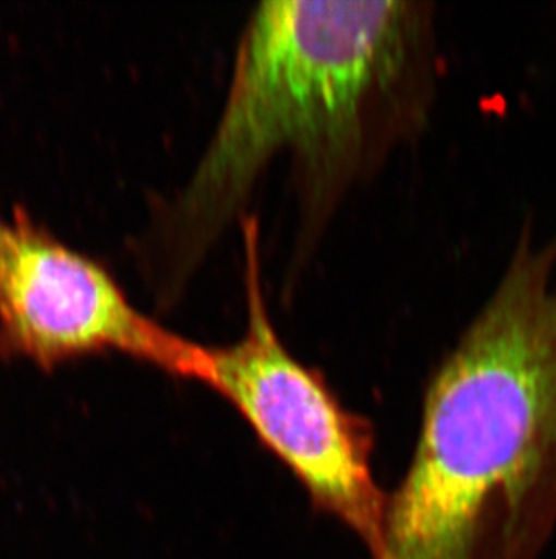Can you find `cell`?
I'll use <instances>...</instances> for the list:
<instances>
[{"mask_svg":"<svg viewBox=\"0 0 556 559\" xmlns=\"http://www.w3.org/2000/svg\"><path fill=\"white\" fill-rule=\"evenodd\" d=\"M246 253V330L208 346V382L293 473L311 503L362 539L371 559L384 547L389 495L373 471L367 423L341 406L326 382L294 359L275 332L258 266V227L242 222Z\"/></svg>","mask_w":556,"mask_h":559,"instance_id":"cell-3","label":"cell"},{"mask_svg":"<svg viewBox=\"0 0 556 559\" xmlns=\"http://www.w3.org/2000/svg\"><path fill=\"white\" fill-rule=\"evenodd\" d=\"M556 528V236L520 233L426 388L374 559H539Z\"/></svg>","mask_w":556,"mask_h":559,"instance_id":"cell-1","label":"cell"},{"mask_svg":"<svg viewBox=\"0 0 556 559\" xmlns=\"http://www.w3.org/2000/svg\"><path fill=\"white\" fill-rule=\"evenodd\" d=\"M51 368L120 352L178 379L208 382V346L137 310L95 259L58 241L21 206L0 214V354Z\"/></svg>","mask_w":556,"mask_h":559,"instance_id":"cell-4","label":"cell"},{"mask_svg":"<svg viewBox=\"0 0 556 559\" xmlns=\"http://www.w3.org/2000/svg\"><path fill=\"white\" fill-rule=\"evenodd\" d=\"M420 2L275 0L253 11L221 118L164 216L176 272L192 270L278 154L310 194L335 192L387 127L423 117L432 16Z\"/></svg>","mask_w":556,"mask_h":559,"instance_id":"cell-2","label":"cell"}]
</instances>
